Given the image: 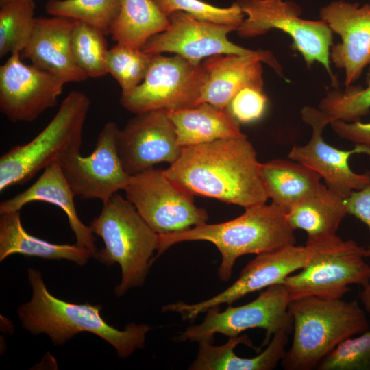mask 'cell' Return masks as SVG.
<instances>
[{"label": "cell", "mask_w": 370, "mask_h": 370, "mask_svg": "<svg viewBox=\"0 0 370 370\" xmlns=\"http://www.w3.org/2000/svg\"><path fill=\"white\" fill-rule=\"evenodd\" d=\"M167 112L182 147L245 135L241 130L240 123L227 108L221 109L202 103L190 108Z\"/></svg>", "instance_id": "cell-23"}, {"label": "cell", "mask_w": 370, "mask_h": 370, "mask_svg": "<svg viewBox=\"0 0 370 370\" xmlns=\"http://www.w3.org/2000/svg\"><path fill=\"white\" fill-rule=\"evenodd\" d=\"M341 138L370 148V122L334 121L330 124Z\"/></svg>", "instance_id": "cell-36"}, {"label": "cell", "mask_w": 370, "mask_h": 370, "mask_svg": "<svg viewBox=\"0 0 370 370\" xmlns=\"http://www.w3.org/2000/svg\"><path fill=\"white\" fill-rule=\"evenodd\" d=\"M119 130L116 123H107L91 154L84 157L79 153L60 164L75 196L103 203L129 184L132 175L124 170L116 147Z\"/></svg>", "instance_id": "cell-16"}, {"label": "cell", "mask_w": 370, "mask_h": 370, "mask_svg": "<svg viewBox=\"0 0 370 370\" xmlns=\"http://www.w3.org/2000/svg\"><path fill=\"white\" fill-rule=\"evenodd\" d=\"M28 280L32 296L19 307L18 315L32 334H46L55 345L61 346L79 333L90 332L110 343L121 358L144 347L149 326L130 323L118 330L102 317L101 306L70 303L51 294L36 269H28Z\"/></svg>", "instance_id": "cell-2"}, {"label": "cell", "mask_w": 370, "mask_h": 370, "mask_svg": "<svg viewBox=\"0 0 370 370\" xmlns=\"http://www.w3.org/2000/svg\"><path fill=\"white\" fill-rule=\"evenodd\" d=\"M267 101L262 88L247 86L234 95L227 108L240 124L249 123L262 116Z\"/></svg>", "instance_id": "cell-35"}, {"label": "cell", "mask_w": 370, "mask_h": 370, "mask_svg": "<svg viewBox=\"0 0 370 370\" xmlns=\"http://www.w3.org/2000/svg\"><path fill=\"white\" fill-rule=\"evenodd\" d=\"M318 370L370 369V329L338 344L318 365Z\"/></svg>", "instance_id": "cell-34"}, {"label": "cell", "mask_w": 370, "mask_h": 370, "mask_svg": "<svg viewBox=\"0 0 370 370\" xmlns=\"http://www.w3.org/2000/svg\"><path fill=\"white\" fill-rule=\"evenodd\" d=\"M14 0H0V5Z\"/></svg>", "instance_id": "cell-39"}, {"label": "cell", "mask_w": 370, "mask_h": 370, "mask_svg": "<svg viewBox=\"0 0 370 370\" xmlns=\"http://www.w3.org/2000/svg\"><path fill=\"white\" fill-rule=\"evenodd\" d=\"M155 55L119 43L108 50L107 71L121 86V95L131 92L143 81Z\"/></svg>", "instance_id": "cell-31"}, {"label": "cell", "mask_w": 370, "mask_h": 370, "mask_svg": "<svg viewBox=\"0 0 370 370\" xmlns=\"http://www.w3.org/2000/svg\"><path fill=\"white\" fill-rule=\"evenodd\" d=\"M121 3V0H49L45 11L53 16L84 22L108 35Z\"/></svg>", "instance_id": "cell-29"}, {"label": "cell", "mask_w": 370, "mask_h": 370, "mask_svg": "<svg viewBox=\"0 0 370 370\" xmlns=\"http://www.w3.org/2000/svg\"><path fill=\"white\" fill-rule=\"evenodd\" d=\"M71 49L76 64L88 77H101L108 74L106 57L109 49L102 32L75 20L71 34Z\"/></svg>", "instance_id": "cell-30"}, {"label": "cell", "mask_w": 370, "mask_h": 370, "mask_svg": "<svg viewBox=\"0 0 370 370\" xmlns=\"http://www.w3.org/2000/svg\"><path fill=\"white\" fill-rule=\"evenodd\" d=\"M34 0H14L0 5V57L21 53L34 25Z\"/></svg>", "instance_id": "cell-28"}, {"label": "cell", "mask_w": 370, "mask_h": 370, "mask_svg": "<svg viewBox=\"0 0 370 370\" xmlns=\"http://www.w3.org/2000/svg\"><path fill=\"white\" fill-rule=\"evenodd\" d=\"M311 251L308 264L282 282L291 301L315 296L340 299L350 285L365 286L370 281L366 249L353 240L334 234L308 236L305 245Z\"/></svg>", "instance_id": "cell-7"}, {"label": "cell", "mask_w": 370, "mask_h": 370, "mask_svg": "<svg viewBox=\"0 0 370 370\" xmlns=\"http://www.w3.org/2000/svg\"><path fill=\"white\" fill-rule=\"evenodd\" d=\"M348 214L363 222L370 230V183L364 188L352 192L346 199ZM370 256V245L366 249Z\"/></svg>", "instance_id": "cell-37"}, {"label": "cell", "mask_w": 370, "mask_h": 370, "mask_svg": "<svg viewBox=\"0 0 370 370\" xmlns=\"http://www.w3.org/2000/svg\"><path fill=\"white\" fill-rule=\"evenodd\" d=\"M261 162L246 135L182 147L178 159L164 169L180 190L243 208L267 203Z\"/></svg>", "instance_id": "cell-1"}, {"label": "cell", "mask_w": 370, "mask_h": 370, "mask_svg": "<svg viewBox=\"0 0 370 370\" xmlns=\"http://www.w3.org/2000/svg\"><path fill=\"white\" fill-rule=\"evenodd\" d=\"M294 230L286 212L273 203L249 207L239 217L215 224L204 223L182 232L158 235L157 257L171 246L185 241H207L219 250L217 270L221 281H228L237 259L295 245Z\"/></svg>", "instance_id": "cell-3"}, {"label": "cell", "mask_w": 370, "mask_h": 370, "mask_svg": "<svg viewBox=\"0 0 370 370\" xmlns=\"http://www.w3.org/2000/svg\"><path fill=\"white\" fill-rule=\"evenodd\" d=\"M291 331L282 330L275 334L264 350L252 358L237 356L234 349L240 344L256 349L247 335L229 337L223 345H214L213 341L199 342L195 359L188 367L190 370H271L275 369L286 354Z\"/></svg>", "instance_id": "cell-22"}, {"label": "cell", "mask_w": 370, "mask_h": 370, "mask_svg": "<svg viewBox=\"0 0 370 370\" xmlns=\"http://www.w3.org/2000/svg\"><path fill=\"white\" fill-rule=\"evenodd\" d=\"M90 107L84 92L71 91L51 121L29 142L0 158V192L22 184L54 162L80 153L82 130Z\"/></svg>", "instance_id": "cell-6"}, {"label": "cell", "mask_w": 370, "mask_h": 370, "mask_svg": "<svg viewBox=\"0 0 370 370\" xmlns=\"http://www.w3.org/2000/svg\"><path fill=\"white\" fill-rule=\"evenodd\" d=\"M261 173L269 199L286 212L321 184V177L317 172L291 159L262 163Z\"/></svg>", "instance_id": "cell-25"}, {"label": "cell", "mask_w": 370, "mask_h": 370, "mask_svg": "<svg viewBox=\"0 0 370 370\" xmlns=\"http://www.w3.org/2000/svg\"><path fill=\"white\" fill-rule=\"evenodd\" d=\"M293 341L281 361L286 370H311L343 341L369 329L357 300L306 297L290 301Z\"/></svg>", "instance_id": "cell-4"}, {"label": "cell", "mask_w": 370, "mask_h": 370, "mask_svg": "<svg viewBox=\"0 0 370 370\" xmlns=\"http://www.w3.org/2000/svg\"><path fill=\"white\" fill-rule=\"evenodd\" d=\"M21 53L10 54L0 67V110L12 122H32L57 105L66 82L32 64Z\"/></svg>", "instance_id": "cell-15"}, {"label": "cell", "mask_w": 370, "mask_h": 370, "mask_svg": "<svg viewBox=\"0 0 370 370\" xmlns=\"http://www.w3.org/2000/svg\"><path fill=\"white\" fill-rule=\"evenodd\" d=\"M166 30L150 38L141 49L149 53H173L199 64L204 58L220 54H262L267 51L244 48L231 42L227 35L237 27L203 21L183 12L169 16Z\"/></svg>", "instance_id": "cell-13"}, {"label": "cell", "mask_w": 370, "mask_h": 370, "mask_svg": "<svg viewBox=\"0 0 370 370\" xmlns=\"http://www.w3.org/2000/svg\"><path fill=\"white\" fill-rule=\"evenodd\" d=\"M360 299L365 310L370 314V281L365 286L362 287Z\"/></svg>", "instance_id": "cell-38"}, {"label": "cell", "mask_w": 370, "mask_h": 370, "mask_svg": "<svg viewBox=\"0 0 370 370\" xmlns=\"http://www.w3.org/2000/svg\"><path fill=\"white\" fill-rule=\"evenodd\" d=\"M205 77L202 62L156 53L143 81L131 92L121 95L120 102L134 114L190 108L198 105Z\"/></svg>", "instance_id": "cell-10"}, {"label": "cell", "mask_w": 370, "mask_h": 370, "mask_svg": "<svg viewBox=\"0 0 370 370\" xmlns=\"http://www.w3.org/2000/svg\"><path fill=\"white\" fill-rule=\"evenodd\" d=\"M15 254L47 260L65 259L79 265L94 257L89 249L77 244H55L29 234L22 225L20 210L0 214V261Z\"/></svg>", "instance_id": "cell-24"}, {"label": "cell", "mask_w": 370, "mask_h": 370, "mask_svg": "<svg viewBox=\"0 0 370 370\" xmlns=\"http://www.w3.org/2000/svg\"><path fill=\"white\" fill-rule=\"evenodd\" d=\"M75 194L69 185L61 165L54 162L48 165L37 180L25 190L2 201L0 214L19 211L23 206L33 201L54 204L66 214L69 225L76 238V244L89 249L94 258L97 254L93 232L85 225L77 215L74 203Z\"/></svg>", "instance_id": "cell-21"}, {"label": "cell", "mask_w": 370, "mask_h": 370, "mask_svg": "<svg viewBox=\"0 0 370 370\" xmlns=\"http://www.w3.org/2000/svg\"><path fill=\"white\" fill-rule=\"evenodd\" d=\"M366 84L365 88L351 86L344 91L334 90L328 92L321 99L319 108L330 123L338 120L345 122L360 121L370 110V69Z\"/></svg>", "instance_id": "cell-32"}, {"label": "cell", "mask_w": 370, "mask_h": 370, "mask_svg": "<svg viewBox=\"0 0 370 370\" xmlns=\"http://www.w3.org/2000/svg\"><path fill=\"white\" fill-rule=\"evenodd\" d=\"M370 66V65H369Z\"/></svg>", "instance_id": "cell-40"}, {"label": "cell", "mask_w": 370, "mask_h": 370, "mask_svg": "<svg viewBox=\"0 0 370 370\" xmlns=\"http://www.w3.org/2000/svg\"><path fill=\"white\" fill-rule=\"evenodd\" d=\"M246 18L237 27L241 37H255L271 29H278L292 38L294 47L301 54L306 64H321L329 74L333 86L338 81L330 66L332 32L323 20L301 17V8L287 0H237Z\"/></svg>", "instance_id": "cell-8"}, {"label": "cell", "mask_w": 370, "mask_h": 370, "mask_svg": "<svg viewBox=\"0 0 370 370\" xmlns=\"http://www.w3.org/2000/svg\"><path fill=\"white\" fill-rule=\"evenodd\" d=\"M89 226L104 243L95 258L102 264L117 263L121 267V280L115 288L116 296L142 286L158 249V234L134 206L116 193L103 203L100 214Z\"/></svg>", "instance_id": "cell-5"}, {"label": "cell", "mask_w": 370, "mask_h": 370, "mask_svg": "<svg viewBox=\"0 0 370 370\" xmlns=\"http://www.w3.org/2000/svg\"><path fill=\"white\" fill-rule=\"evenodd\" d=\"M311 255L306 245L295 244L258 254L241 270L237 280L224 291L195 304L183 301L167 304L162 307V312L177 313L185 321L193 320L211 308L222 304L230 306L249 293L282 284L286 277L305 267Z\"/></svg>", "instance_id": "cell-12"}, {"label": "cell", "mask_w": 370, "mask_h": 370, "mask_svg": "<svg viewBox=\"0 0 370 370\" xmlns=\"http://www.w3.org/2000/svg\"><path fill=\"white\" fill-rule=\"evenodd\" d=\"M116 147L122 166L134 175L160 162L174 163L182 147L166 110L135 114L119 130Z\"/></svg>", "instance_id": "cell-17"}, {"label": "cell", "mask_w": 370, "mask_h": 370, "mask_svg": "<svg viewBox=\"0 0 370 370\" xmlns=\"http://www.w3.org/2000/svg\"><path fill=\"white\" fill-rule=\"evenodd\" d=\"M126 199L158 235L207 223V211L194 204L193 196L177 188L164 169L151 168L132 175L123 190Z\"/></svg>", "instance_id": "cell-11"}, {"label": "cell", "mask_w": 370, "mask_h": 370, "mask_svg": "<svg viewBox=\"0 0 370 370\" xmlns=\"http://www.w3.org/2000/svg\"><path fill=\"white\" fill-rule=\"evenodd\" d=\"M290 296L282 284L262 290L254 300L244 305L228 307L220 311L219 306L210 308L204 321L188 327L175 337L177 342L214 341L216 334L229 337L241 335L254 328L265 330L262 346L267 345L277 332H292L293 319L288 311Z\"/></svg>", "instance_id": "cell-9"}, {"label": "cell", "mask_w": 370, "mask_h": 370, "mask_svg": "<svg viewBox=\"0 0 370 370\" xmlns=\"http://www.w3.org/2000/svg\"><path fill=\"white\" fill-rule=\"evenodd\" d=\"M301 116L312 128L311 138L304 145L293 146L288 158L314 170L329 188L343 197L347 198L352 192L367 186L370 183V173L354 172L349 160L356 153L370 156V148L356 145L352 149L341 150L327 143L322 133L330 121L319 108L305 106L301 111Z\"/></svg>", "instance_id": "cell-14"}, {"label": "cell", "mask_w": 370, "mask_h": 370, "mask_svg": "<svg viewBox=\"0 0 370 370\" xmlns=\"http://www.w3.org/2000/svg\"><path fill=\"white\" fill-rule=\"evenodd\" d=\"M319 15L341 37V42L331 47L330 60L343 69L344 84L348 88L370 65V4L334 1L321 8Z\"/></svg>", "instance_id": "cell-18"}, {"label": "cell", "mask_w": 370, "mask_h": 370, "mask_svg": "<svg viewBox=\"0 0 370 370\" xmlns=\"http://www.w3.org/2000/svg\"><path fill=\"white\" fill-rule=\"evenodd\" d=\"M167 17L175 12H183L198 19L238 27L245 14L235 1L230 7L219 8L202 0H153Z\"/></svg>", "instance_id": "cell-33"}, {"label": "cell", "mask_w": 370, "mask_h": 370, "mask_svg": "<svg viewBox=\"0 0 370 370\" xmlns=\"http://www.w3.org/2000/svg\"><path fill=\"white\" fill-rule=\"evenodd\" d=\"M262 62L282 75L281 66L268 51L262 54H220L206 58L202 62L206 77L198 104L208 103L225 108L241 89L247 86L263 89Z\"/></svg>", "instance_id": "cell-19"}, {"label": "cell", "mask_w": 370, "mask_h": 370, "mask_svg": "<svg viewBox=\"0 0 370 370\" xmlns=\"http://www.w3.org/2000/svg\"><path fill=\"white\" fill-rule=\"evenodd\" d=\"M169 18L153 0H121L110 34L116 43L141 49L152 36L166 30Z\"/></svg>", "instance_id": "cell-27"}, {"label": "cell", "mask_w": 370, "mask_h": 370, "mask_svg": "<svg viewBox=\"0 0 370 370\" xmlns=\"http://www.w3.org/2000/svg\"><path fill=\"white\" fill-rule=\"evenodd\" d=\"M75 20L53 16L35 18L30 39L21 53L32 64L55 75L66 83L88 79L72 53L71 34Z\"/></svg>", "instance_id": "cell-20"}, {"label": "cell", "mask_w": 370, "mask_h": 370, "mask_svg": "<svg viewBox=\"0 0 370 370\" xmlns=\"http://www.w3.org/2000/svg\"><path fill=\"white\" fill-rule=\"evenodd\" d=\"M345 197L321 183L319 187L287 212L294 230H302L308 236L336 234L348 214Z\"/></svg>", "instance_id": "cell-26"}]
</instances>
